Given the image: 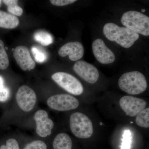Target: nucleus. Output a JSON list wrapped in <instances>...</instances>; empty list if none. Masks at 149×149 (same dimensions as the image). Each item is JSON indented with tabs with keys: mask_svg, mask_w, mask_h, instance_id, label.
I'll return each mask as SVG.
<instances>
[{
	"mask_svg": "<svg viewBox=\"0 0 149 149\" xmlns=\"http://www.w3.org/2000/svg\"><path fill=\"white\" fill-rule=\"evenodd\" d=\"M103 33L108 40L115 42L124 48L132 47L139 37V34L131 29L111 22L105 24Z\"/></svg>",
	"mask_w": 149,
	"mask_h": 149,
	"instance_id": "nucleus-1",
	"label": "nucleus"
},
{
	"mask_svg": "<svg viewBox=\"0 0 149 149\" xmlns=\"http://www.w3.org/2000/svg\"><path fill=\"white\" fill-rule=\"evenodd\" d=\"M122 91L132 95L143 93L147 88V82L143 74L139 71L125 72L121 75L118 82Z\"/></svg>",
	"mask_w": 149,
	"mask_h": 149,
	"instance_id": "nucleus-2",
	"label": "nucleus"
},
{
	"mask_svg": "<svg viewBox=\"0 0 149 149\" xmlns=\"http://www.w3.org/2000/svg\"><path fill=\"white\" fill-rule=\"evenodd\" d=\"M121 22L126 28L138 34L149 35V17L136 11H129L123 15Z\"/></svg>",
	"mask_w": 149,
	"mask_h": 149,
	"instance_id": "nucleus-3",
	"label": "nucleus"
},
{
	"mask_svg": "<svg viewBox=\"0 0 149 149\" xmlns=\"http://www.w3.org/2000/svg\"><path fill=\"white\" fill-rule=\"evenodd\" d=\"M70 124L71 132L74 136L81 139L90 138L93 135L92 121L85 114L75 112L70 116Z\"/></svg>",
	"mask_w": 149,
	"mask_h": 149,
	"instance_id": "nucleus-4",
	"label": "nucleus"
},
{
	"mask_svg": "<svg viewBox=\"0 0 149 149\" xmlns=\"http://www.w3.org/2000/svg\"><path fill=\"white\" fill-rule=\"evenodd\" d=\"M52 78L59 86L70 94L80 95L83 93L84 88L80 81L69 73L56 72L52 74Z\"/></svg>",
	"mask_w": 149,
	"mask_h": 149,
	"instance_id": "nucleus-5",
	"label": "nucleus"
},
{
	"mask_svg": "<svg viewBox=\"0 0 149 149\" xmlns=\"http://www.w3.org/2000/svg\"><path fill=\"white\" fill-rule=\"evenodd\" d=\"M47 103L52 109L58 111H67L77 108L79 102L74 97L67 94L55 95L48 99Z\"/></svg>",
	"mask_w": 149,
	"mask_h": 149,
	"instance_id": "nucleus-6",
	"label": "nucleus"
},
{
	"mask_svg": "<svg viewBox=\"0 0 149 149\" xmlns=\"http://www.w3.org/2000/svg\"><path fill=\"white\" fill-rule=\"evenodd\" d=\"M16 97L19 107L26 112L30 111L33 109L37 101L35 91L27 85H22L19 88Z\"/></svg>",
	"mask_w": 149,
	"mask_h": 149,
	"instance_id": "nucleus-7",
	"label": "nucleus"
},
{
	"mask_svg": "<svg viewBox=\"0 0 149 149\" xmlns=\"http://www.w3.org/2000/svg\"><path fill=\"white\" fill-rule=\"evenodd\" d=\"M119 104L127 116L134 117L145 109L147 102L142 99L133 96H125L120 99Z\"/></svg>",
	"mask_w": 149,
	"mask_h": 149,
	"instance_id": "nucleus-8",
	"label": "nucleus"
},
{
	"mask_svg": "<svg viewBox=\"0 0 149 149\" xmlns=\"http://www.w3.org/2000/svg\"><path fill=\"white\" fill-rule=\"evenodd\" d=\"M73 70L80 77L91 84L96 83L98 80L99 72L95 67L87 62L79 61L75 62Z\"/></svg>",
	"mask_w": 149,
	"mask_h": 149,
	"instance_id": "nucleus-9",
	"label": "nucleus"
},
{
	"mask_svg": "<svg viewBox=\"0 0 149 149\" xmlns=\"http://www.w3.org/2000/svg\"><path fill=\"white\" fill-rule=\"evenodd\" d=\"M92 48L94 56L101 63L110 64L114 61V53L107 47L102 39L99 38L95 40L92 45Z\"/></svg>",
	"mask_w": 149,
	"mask_h": 149,
	"instance_id": "nucleus-10",
	"label": "nucleus"
},
{
	"mask_svg": "<svg viewBox=\"0 0 149 149\" xmlns=\"http://www.w3.org/2000/svg\"><path fill=\"white\" fill-rule=\"evenodd\" d=\"M34 119L36 121L37 134L42 138L49 136L53 128V121L49 117L48 113L45 111L40 110L35 113Z\"/></svg>",
	"mask_w": 149,
	"mask_h": 149,
	"instance_id": "nucleus-11",
	"label": "nucleus"
},
{
	"mask_svg": "<svg viewBox=\"0 0 149 149\" xmlns=\"http://www.w3.org/2000/svg\"><path fill=\"white\" fill-rule=\"evenodd\" d=\"M13 56L17 63L22 70L30 71L35 68L36 65L35 61L32 58L27 47L17 46L13 51Z\"/></svg>",
	"mask_w": 149,
	"mask_h": 149,
	"instance_id": "nucleus-12",
	"label": "nucleus"
},
{
	"mask_svg": "<svg viewBox=\"0 0 149 149\" xmlns=\"http://www.w3.org/2000/svg\"><path fill=\"white\" fill-rule=\"evenodd\" d=\"M58 54L61 57L68 55L70 60L77 61L84 55V47L79 42H70L63 46L59 49Z\"/></svg>",
	"mask_w": 149,
	"mask_h": 149,
	"instance_id": "nucleus-13",
	"label": "nucleus"
},
{
	"mask_svg": "<svg viewBox=\"0 0 149 149\" xmlns=\"http://www.w3.org/2000/svg\"><path fill=\"white\" fill-rule=\"evenodd\" d=\"M19 24V20L17 17L6 12L0 10V27L12 29Z\"/></svg>",
	"mask_w": 149,
	"mask_h": 149,
	"instance_id": "nucleus-14",
	"label": "nucleus"
},
{
	"mask_svg": "<svg viewBox=\"0 0 149 149\" xmlns=\"http://www.w3.org/2000/svg\"><path fill=\"white\" fill-rule=\"evenodd\" d=\"M53 146L54 149H72V140L67 134L60 133L54 139Z\"/></svg>",
	"mask_w": 149,
	"mask_h": 149,
	"instance_id": "nucleus-15",
	"label": "nucleus"
},
{
	"mask_svg": "<svg viewBox=\"0 0 149 149\" xmlns=\"http://www.w3.org/2000/svg\"><path fill=\"white\" fill-rule=\"evenodd\" d=\"M34 40L43 46L49 45L53 42L52 36L46 31H40L35 32Z\"/></svg>",
	"mask_w": 149,
	"mask_h": 149,
	"instance_id": "nucleus-16",
	"label": "nucleus"
},
{
	"mask_svg": "<svg viewBox=\"0 0 149 149\" xmlns=\"http://www.w3.org/2000/svg\"><path fill=\"white\" fill-rule=\"evenodd\" d=\"M3 1L6 5L7 6V10L11 14L15 16H20L23 13V10L17 4L18 1L3 0Z\"/></svg>",
	"mask_w": 149,
	"mask_h": 149,
	"instance_id": "nucleus-17",
	"label": "nucleus"
},
{
	"mask_svg": "<svg viewBox=\"0 0 149 149\" xmlns=\"http://www.w3.org/2000/svg\"><path fill=\"white\" fill-rule=\"evenodd\" d=\"M137 125L142 128L149 127V108H146L138 113L136 118Z\"/></svg>",
	"mask_w": 149,
	"mask_h": 149,
	"instance_id": "nucleus-18",
	"label": "nucleus"
},
{
	"mask_svg": "<svg viewBox=\"0 0 149 149\" xmlns=\"http://www.w3.org/2000/svg\"><path fill=\"white\" fill-rule=\"evenodd\" d=\"M32 54L35 61L39 63H42L47 60V54L42 48L33 46L31 49Z\"/></svg>",
	"mask_w": 149,
	"mask_h": 149,
	"instance_id": "nucleus-19",
	"label": "nucleus"
},
{
	"mask_svg": "<svg viewBox=\"0 0 149 149\" xmlns=\"http://www.w3.org/2000/svg\"><path fill=\"white\" fill-rule=\"evenodd\" d=\"M9 65L8 56L6 52L3 42L0 40V69L4 70L7 69Z\"/></svg>",
	"mask_w": 149,
	"mask_h": 149,
	"instance_id": "nucleus-20",
	"label": "nucleus"
},
{
	"mask_svg": "<svg viewBox=\"0 0 149 149\" xmlns=\"http://www.w3.org/2000/svg\"><path fill=\"white\" fill-rule=\"evenodd\" d=\"M9 90L6 87L3 78L0 75V102H5L10 97Z\"/></svg>",
	"mask_w": 149,
	"mask_h": 149,
	"instance_id": "nucleus-21",
	"label": "nucleus"
},
{
	"mask_svg": "<svg viewBox=\"0 0 149 149\" xmlns=\"http://www.w3.org/2000/svg\"><path fill=\"white\" fill-rule=\"evenodd\" d=\"M132 134L130 130H126L123 135L121 149H130Z\"/></svg>",
	"mask_w": 149,
	"mask_h": 149,
	"instance_id": "nucleus-22",
	"label": "nucleus"
},
{
	"mask_svg": "<svg viewBox=\"0 0 149 149\" xmlns=\"http://www.w3.org/2000/svg\"><path fill=\"white\" fill-rule=\"evenodd\" d=\"M23 149H47V146L45 142L38 140L27 144Z\"/></svg>",
	"mask_w": 149,
	"mask_h": 149,
	"instance_id": "nucleus-23",
	"label": "nucleus"
},
{
	"mask_svg": "<svg viewBox=\"0 0 149 149\" xmlns=\"http://www.w3.org/2000/svg\"><path fill=\"white\" fill-rule=\"evenodd\" d=\"M52 4L57 6H63L73 3L77 1L76 0H51Z\"/></svg>",
	"mask_w": 149,
	"mask_h": 149,
	"instance_id": "nucleus-24",
	"label": "nucleus"
},
{
	"mask_svg": "<svg viewBox=\"0 0 149 149\" xmlns=\"http://www.w3.org/2000/svg\"><path fill=\"white\" fill-rule=\"evenodd\" d=\"M6 146L7 149H19L18 142L15 139H8L6 143Z\"/></svg>",
	"mask_w": 149,
	"mask_h": 149,
	"instance_id": "nucleus-25",
	"label": "nucleus"
},
{
	"mask_svg": "<svg viewBox=\"0 0 149 149\" xmlns=\"http://www.w3.org/2000/svg\"><path fill=\"white\" fill-rule=\"evenodd\" d=\"M0 149H7L6 146L5 145H2L1 146L0 148Z\"/></svg>",
	"mask_w": 149,
	"mask_h": 149,
	"instance_id": "nucleus-26",
	"label": "nucleus"
},
{
	"mask_svg": "<svg viewBox=\"0 0 149 149\" xmlns=\"http://www.w3.org/2000/svg\"><path fill=\"white\" fill-rule=\"evenodd\" d=\"M141 11H142V12H145L146 11V10L143 9L141 10Z\"/></svg>",
	"mask_w": 149,
	"mask_h": 149,
	"instance_id": "nucleus-27",
	"label": "nucleus"
},
{
	"mask_svg": "<svg viewBox=\"0 0 149 149\" xmlns=\"http://www.w3.org/2000/svg\"><path fill=\"white\" fill-rule=\"evenodd\" d=\"M1 2H2V1H1V0H0V7H1Z\"/></svg>",
	"mask_w": 149,
	"mask_h": 149,
	"instance_id": "nucleus-28",
	"label": "nucleus"
},
{
	"mask_svg": "<svg viewBox=\"0 0 149 149\" xmlns=\"http://www.w3.org/2000/svg\"><path fill=\"white\" fill-rule=\"evenodd\" d=\"M14 49H13L12 50L13 51H14Z\"/></svg>",
	"mask_w": 149,
	"mask_h": 149,
	"instance_id": "nucleus-29",
	"label": "nucleus"
},
{
	"mask_svg": "<svg viewBox=\"0 0 149 149\" xmlns=\"http://www.w3.org/2000/svg\"><path fill=\"white\" fill-rule=\"evenodd\" d=\"M8 49V48L7 47H6V49Z\"/></svg>",
	"mask_w": 149,
	"mask_h": 149,
	"instance_id": "nucleus-30",
	"label": "nucleus"
}]
</instances>
